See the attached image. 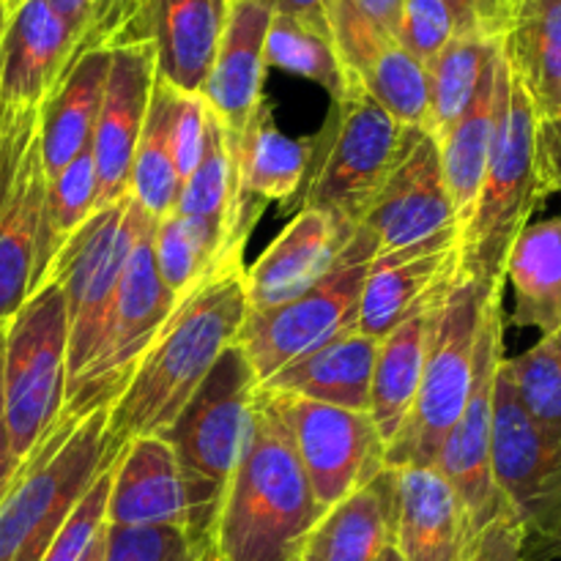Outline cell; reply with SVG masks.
Wrapping results in <instances>:
<instances>
[{
	"mask_svg": "<svg viewBox=\"0 0 561 561\" xmlns=\"http://www.w3.org/2000/svg\"><path fill=\"white\" fill-rule=\"evenodd\" d=\"M247 310L244 266L214 274L175 307L135 376L107 409V463L135 438L162 436L173 425L219 356L236 343Z\"/></svg>",
	"mask_w": 561,
	"mask_h": 561,
	"instance_id": "cell-1",
	"label": "cell"
},
{
	"mask_svg": "<svg viewBox=\"0 0 561 561\" xmlns=\"http://www.w3.org/2000/svg\"><path fill=\"white\" fill-rule=\"evenodd\" d=\"M288 431L257 389L244 453L208 537L211 561H296L321 518Z\"/></svg>",
	"mask_w": 561,
	"mask_h": 561,
	"instance_id": "cell-2",
	"label": "cell"
},
{
	"mask_svg": "<svg viewBox=\"0 0 561 561\" xmlns=\"http://www.w3.org/2000/svg\"><path fill=\"white\" fill-rule=\"evenodd\" d=\"M107 409L58 427L20 466L0 499V561H42L96 477L107 469Z\"/></svg>",
	"mask_w": 561,
	"mask_h": 561,
	"instance_id": "cell-3",
	"label": "cell"
},
{
	"mask_svg": "<svg viewBox=\"0 0 561 561\" xmlns=\"http://www.w3.org/2000/svg\"><path fill=\"white\" fill-rule=\"evenodd\" d=\"M420 129H405L378 107L359 85H345L332 99L321 131L312 137V159L296 208L323 211L343 228L356 230L389 173Z\"/></svg>",
	"mask_w": 561,
	"mask_h": 561,
	"instance_id": "cell-4",
	"label": "cell"
},
{
	"mask_svg": "<svg viewBox=\"0 0 561 561\" xmlns=\"http://www.w3.org/2000/svg\"><path fill=\"white\" fill-rule=\"evenodd\" d=\"M507 60V58H504ZM546 201L537 179V113L507 66L496 137L471 219L460 233V277L493 288L504 279L510 250Z\"/></svg>",
	"mask_w": 561,
	"mask_h": 561,
	"instance_id": "cell-5",
	"label": "cell"
},
{
	"mask_svg": "<svg viewBox=\"0 0 561 561\" xmlns=\"http://www.w3.org/2000/svg\"><path fill=\"white\" fill-rule=\"evenodd\" d=\"M257 389L261 383L244 351L233 343L162 433L190 491L192 535L206 548L230 477L244 453Z\"/></svg>",
	"mask_w": 561,
	"mask_h": 561,
	"instance_id": "cell-6",
	"label": "cell"
},
{
	"mask_svg": "<svg viewBox=\"0 0 561 561\" xmlns=\"http://www.w3.org/2000/svg\"><path fill=\"white\" fill-rule=\"evenodd\" d=\"M69 389V321L58 283L27 296L3 329V398L11 453L25 463L58 427Z\"/></svg>",
	"mask_w": 561,
	"mask_h": 561,
	"instance_id": "cell-7",
	"label": "cell"
},
{
	"mask_svg": "<svg viewBox=\"0 0 561 561\" xmlns=\"http://www.w3.org/2000/svg\"><path fill=\"white\" fill-rule=\"evenodd\" d=\"M153 228L157 222L140 208L135 244L121 274L102 343L91 365L66 389V405L60 416L85 420L93 411L110 409L135 376L137 365L170 321L175 307L181 305L159 277L157 257H153Z\"/></svg>",
	"mask_w": 561,
	"mask_h": 561,
	"instance_id": "cell-8",
	"label": "cell"
},
{
	"mask_svg": "<svg viewBox=\"0 0 561 561\" xmlns=\"http://www.w3.org/2000/svg\"><path fill=\"white\" fill-rule=\"evenodd\" d=\"M493 288L474 279H460L458 288L436 312L420 394L405 427L387 447V469L436 466L444 442L458 425L469 400L482 310Z\"/></svg>",
	"mask_w": 561,
	"mask_h": 561,
	"instance_id": "cell-9",
	"label": "cell"
},
{
	"mask_svg": "<svg viewBox=\"0 0 561 561\" xmlns=\"http://www.w3.org/2000/svg\"><path fill=\"white\" fill-rule=\"evenodd\" d=\"M373 261V247L354 230L334 272L316 288L268 310H247L236 345L244 351L257 383L356 329L359 294Z\"/></svg>",
	"mask_w": 561,
	"mask_h": 561,
	"instance_id": "cell-10",
	"label": "cell"
},
{
	"mask_svg": "<svg viewBox=\"0 0 561 561\" xmlns=\"http://www.w3.org/2000/svg\"><path fill=\"white\" fill-rule=\"evenodd\" d=\"M137 222L140 206L126 195L124 201L96 208L55 257L49 279L58 283L66 301L69 383L91 365L102 343L121 274L135 244Z\"/></svg>",
	"mask_w": 561,
	"mask_h": 561,
	"instance_id": "cell-11",
	"label": "cell"
},
{
	"mask_svg": "<svg viewBox=\"0 0 561 561\" xmlns=\"http://www.w3.org/2000/svg\"><path fill=\"white\" fill-rule=\"evenodd\" d=\"M44 195L38 107H0V329L36 290Z\"/></svg>",
	"mask_w": 561,
	"mask_h": 561,
	"instance_id": "cell-12",
	"label": "cell"
},
{
	"mask_svg": "<svg viewBox=\"0 0 561 561\" xmlns=\"http://www.w3.org/2000/svg\"><path fill=\"white\" fill-rule=\"evenodd\" d=\"M504 288L507 283L496 285L488 294L480 337H477L474 381H471L469 400L436 460V469L455 488L463 504L466 540L507 507L502 493L493 485L491 471L493 394H496L499 367L504 362Z\"/></svg>",
	"mask_w": 561,
	"mask_h": 561,
	"instance_id": "cell-13",
	"label": "cell"
},
{
	"mask_svg": "<svg viewBox=\"0 0 561 561\" xmlns=\"http://www.w3.org/2000/svg\"><path fill=\"white\" fill-rule=\"evenodd\" d=\"M261 394L288 431L321 510L334 507L387 469V447L370 414L294 394Z\"/></svg>",
	"mask_w": 561,
	"mask_h": 561,
	"instance_id": "cell-14",
	"label": "cell"
},
{
	"mask_svg": "<svg viewBox=\"0 0 561 561\" xmlns=\"http://www.w3.org/2000/svg\"><path fill=\"white\" fill-rule=\"evenodd\" d=\"M356 233L365 236L376 261L460 239L436 137L416 131L409 151L356 225Z\"/></svg>",
	"mask_w": 561,
	"mask_h": 561,
	"instance_id": "cell-15",
	"label": "cell"
},
{
	"mask_svg": "<svg viewBox=\"0 0 561 561\" xmlns=\"http://www.w3.org/2000/svg\"><path fill=\"white\" fill-rule=\"evenodd\" d=\"M491 471L493 485L515 510L529 537L551 540L561 526V449L526 414L504 362L493 394Z\"/></svg>",
	"mask_w": 561,
	"mask_h": 561,
	"instance_id": "cell-16",
	"label": "cell"
},
{
	"mask_svg": "<svg viewBox=\"0 0 561 561\" xmlns=\"http://www.w3.org/2000/svg\"><path fill=\"white\" fill-rule=\"evenodd\" d=\"M327 22L345 71V85H359L405 129L433 135L431 75L394 36L367 20L354 0H327Z\"/></svg>",
	"mask_w": 561,
	"mask_h": 561,
	"instance_id": "cell-17",
	"label": "cell"
},
{
	"mask_svg": "<svg viewBox=\"0 0 561 561\" xmlns=\"http://www.w3.org/2000/svg\"><path fill=\"white\" fill-rule=\"evenodd\" d=\"M153 82H157V53L151 42L110 49L107 82H104L102 107L91 140L93 168H96V208L129 195L131 162L146 124Z\"/></svg>",
	"mask_w": 561,
	"mask_h": 561,
	"instance_id": "cell-18",
	"label": "cell"
},
{
	"mask_svg": "<svg viewBox=\"0 0 561 561\" xmlns=\"http://www.w3.org/2000/svg\"><path fill=\"white\" fill-rule=\"evenodd\" d=\"M460 279V239L373 261L359 294L356 332L383 340L400 323L438 310Z\"/></svg>",
	"mask_w": 561,
	"mask_h": 561,
	"instance_id": "cell-19",
	"label": "cell"
},
{
	"mask_svg": "<svg viewBox=\"0 0 561 561\" xmlns=\"http://www.w3.org/2000/svg\"><path fill=\"white\" fill-rule=\"evenodd\" d=\"M272 11L255 0H225V25L211 71L203 82V102L222 126L230 148L239 146L261 110L266 80V31Z\"/></svg>",
	"mask_w": 561,
	"mask_h": 561,
	"instance_id": "cell-20",
	"label": "cell"
},
{
	"mask_svg": "<svg viewBox=\"0 0 561 561\" xmlns=\"http://www.w3.org/2000/svg\"><path fill=\"white\" fill-rule=\"evenodd\" d=\"M354 230L334 222L329 214L299 208L288 228L244 268L250 310H268L316 288L334 272Z\"/></svg>",
	"mask_w": 561,
	"mask_h": 561,
	"instance_id": "cell-21",
	"label": "cell"
},
{
	"mask_svg": "<svg viewBox=\"0 0 561 561\" xmlns=\"http://www.w3.org/2000/svg\"><path fill=\"white\" fill-rule=\"evenodd\" d=\"M75 60V36L47 0H22L0 33V107H42Z\"/></svg>",
	"mask_w": 561,
	"mask_h": 561,
	"instance_id": "cell-22",
	"label": "cell"
},
{
	"mask_svg": "<svg viewBox=\"0 0 561 561\" xmlns=\"http://www.w3.org/2000/svg\"><path fill=\"white\" fill-rule=\"evenodd\" d=\"M104 520L107 526H175L192 535L190 491L162 436L135 438L113 460Z\"/></svg>",
	"mask_w": 561,
	"mask_h": 561,
	"instance_id": "cell-23",
	"label": "cell"
},
{
	"mask_svg": "<svg viewBox=\"0 0 561 561\" xmlns=\"http://www.w3.org/2000/svg\"><path fill=\"white\" fill-rule=\"evenodd\" d=\"M392 546L405 561H458L466 513L436 466L392 469Z\"/></svg>",
	"mask_w": 561,
	"mask_h": 561,
	"instance_id": "cell-24",
	"label": "cell"
},
{
	"mask_svg": "<svg viewBox=\"0 0 561 561\" xmlns=\"http://www.w3.org/2000/svg\"><path fill=\"white\" fill-rule=\"evenodd\" d=\"M376 354L378 340L351 329L312 354L296 359L294 365L283 367L277 376L261 383V392L294 394V398L367 414Z\"/></svg>",
	"mask_w": 561,
	"mask_h": 561,
	"instance_id": "cell-25",
	"label": "cell"
},
{
	"mask_svg": "<svg viewBox=\"0 0 561 561\" xmlns=\"http://www.w3.org/2000/svg\"><path fill=\"white\" fill-rule=\"evenodd\" d=\"M225 25V0H151L148 38L157 75L184 93H201Z\"/></svg>",
	"mask_w": 561,
	"mask_h": 561,
	"instance_id": "cell-26",
	"label": "cell"
},
{
	"mask_svg": "<svg viewBox=\"0 0 561 561\" xmlns=\"http://www.w3.org/2000/svg\"><path fill=\"white\" fill-rule=\"evenodd\" d=\"M392 469L345 496L307 531L296 561H378L392 546Z\"/></svg>",
	"mask_w": 561,
	"mask_h": 561,
	"instance_id": "cell-27",
	"label": "cell"
},
{
	"mask_svg": "<svg viewBox=\"0 0 561 561\" xmlns=\"http://www.w3.org/2000/svg\"><path fill=\"white\" fill-rule=\"evenodd\" d=\"M110 71V49L82 53L58 85L38 107L42 129V159L47 179L58 175L75 157H80L93 140L99 107H102L104 82Z\"/></svg>",
	"mask_w": 561,
	"mask_h": 561,
	"instance_id": "cell-28",
	"label": "cell"
},
{
	"mask_svg": "<svg viewBox=\"0 0 561 561\" xmlns=\"http://www.w3.org/2000/svg\"><path fill=\"white\" fill-rule=\"evenodd\" d=\"M504 82H507V60H504L502 49L491 69H488V75L482 77L469 110L438 140L444 181H447L449 201H453L455 214H458L460 233H463L466 222L474 214L477 197H480L482 181H485L488 159H491L493 137H496Z\"/></svg>",
	"mask_w": 561,
	"mask_h": 561,
	"instance_id": "cell-29",
	"label": "cell"
},
{
	"mask_svg": "<svg viewBox=\"0 0 561 561\" xmlns=\"http://www.w3.org/2000/svg\"><path fill=\"white\" fill-rule=\"evenodd\" d=\"M241 197L296 208L312 159V137H288L274 124L272 104L263 102L239 146L230 148Z\"/></svg>",
	"mask_w": 561,
	"mask_h": 561,
	"instance_id": "cell-30",
	"label": "cell"
},
{
	"mask_svg": "<svg viewBox=\"0 0 561 561\" xmlns=\"http://www.w3.org/2000/svg\"><path fill=\"white\" fill-rule=\"evenodd\" d=\"M515 80L529 93L537 126L561 115V0H520L502 42Z\"/></svg>",
	"mask_w": 561,
	"mask_h": 561,
	"instance_id": "cell-31",
	"label": "cell"
},
{
	"mask_svg": "<svg viewBox=\"0 0 561 561\" xmlns=\"http://www.w3.org/2000/svg\"><path fill=\"white\" fill-rule=\"evenodd\" d=\"M438 310L422 312V316L400 323L383 340H378L367 414H370L383 447H389L400 436L411 409H414Z\"/></svg>",
	"mask_w": 561,
	"mask_h": 561,
	"instance_id": "cell-32",
	"label": "cell"
},
{
	"mask_svg": "<svg viewBox=\"0 0 561 561\" xmlns=\"http://www.w3.org/2000/svg\"><path fill=\"white\" fill-rule=\"evenodd\" d=\"M504 279L513 288V327L561 329V214L529 222L510 250Z\"/></svg>",
	"mask_w": 561,
	"mask_h": 561,
	"instance_id": "cell-33",
	"label": "cell"
},
{
	"mask_svg": "<svg viewBox=\"0 0 561 561\" xmlns=\"http://www.w3.org/2000/svg\"><path fill=\"white\" fill-rule=\"evenodd\" d=\"M159 277L175 301H184L219 272L244 266V250L197 219L170 214L153 228Z\"/></svg>",
	"mask_w": 561,
	"mask_h": 561,
	"instance_id": "cell-34",
	"label": "cell"
},
{
	"mask_svg": "<svg viewBox=\"0 0 561 561\" xmlns=\"http://www.w3.org/2000/svg\"><path fill=\"white\" fill-rule=\"evenodd\" d=\"M175 104L179 91L157 75L129 179V197L153 222L170 217L181 195V175L173 151Z\"/></svg>",
	"mask_w": 561,
	"mask_h": 561,
	"instance_id": "cell-35",
	"label": "cell"
},
{
	"mask_svg": "<svg viewBox=\"0 0 561 561\" xmlns=\"http://www.w3.org/2000/svg\"><path fill=\"white\" fill-rule=\"evenodd\" d=\"M93 211H96V168H93V153L88 146L58 175L47 179L42 228H38L36 290L47 283L55 257L69 244L71 236L91 219Z\"/></svg>",
	"mask_w": 561,
	"mask_h": 561,
	"instance_id": "cell-36",
	"label": "cell"
},
{
	"mask_svg": "<svg viewBox=\"0 0 561 561\" xmlns=\"http://www.w3.org/2000/svg\"><path fill=\"white\" fill-rule=\"evenodd\" d=\"M499 53H502V42H496V38L458 36L427 69V75H431L433 137L436 140H442L453 129L455 121L469 110L482 77L488 75Z\"/></svg>",
	"mask_w": 561,
	"mask_h": 561,
	"instance_id": "cell-37",
	"label": "cell"
},
{
	"mask_svg": "<svg viewBox=\"0 0 561 561\" xmlns=\"http://www.w3.org/2000/svg\"><path fill=\"white\" fill-rule=\"evenodd\" d=\"M263 55H266V66L312 80L316 85L327 88L332 99L343 96L345 71L340 66L329 31H321L296 16L272 14Z\"/></svg>",
	"mask_w": 561,
	"mask_h": 561,
	"instance_id": "cell-38",
	"label": "cell"
},
{
	"mask_svg": "<svg viewBox=\"0 0 561 561\" xmlns=\"http://www.w3.org/2000/svg\"><path fill=\"white\" fill-rule=\"evenodd\" d=\"M504 370L531 422L561 449V329L542 334L520 356H504Z\"/></svg>",
	"mask_w": 561,
	"mask_h": 561,
	"instance_id": "cell-39",
	"label": "cell"
},
{
	"mask_svg": "<svg viewBox=\"0 0 561 561\" xmlns=\"http://www.w3.org/2000/svg\"><path fill=\"white\" fill-rule=\"evenodd\" d=\"M104 561H211L208 548L175 526H107Z\"/></svg>",
	"mask_w": 561,
	"mask_h": 561,
	"instance_id": "cell-40",
	"label": "cell"
},
{
	"mask_svg": "<svg viewBox=\"0 0 561 561\" xmlns=\"http://www.w3.org/2000/svg\"><path fill=\"white\" fill-rule=\"evenodd\" d=\"M458 36H466L463 22L444 0H405L398 42L425 69H431Z\"/></svg>",
	"mask_w": 561,
	"mask_h": 561,
	"instance_id": "cell-41",
	"label": "cell"
},
{
	"mask_svg": "<svg viewBox=\"0 0 561 561\" xmlns=\"http://www.w3.org/2000/svg\"><path fill=\"white\" fill-rule=\"evenodd\" d=\"M110 482H113V463L96 477L91 488H88L85 496L80 499V504L75 507V513L69 515V520L64 524V529L58 531L55 542L49 546L47 557L42 561H82L85 559L88 548L96 542V537L107 529V496H110Z\"/></svg>",
	"mask_w": 561,
	"mask_h": 561,
	"instance_id": "cell-42",
	"label": "cell"
},
{
	"mask_svg": "<svg viewBox=\"0 0 561 561\" xmlns=\"http://www.w3.org/2000/svg\"><path fill=\"white\" fill-rule=\"evenodd\" d=\"M208 104L203 102L201 93H184L179 91V104H175L173 118V151H175V168H179L181 184L192 175L197 168L206 148L208 135Z\"/></svg>",
	"mask_w": 561,
	"mask_h": 561,
	"instance_id": "cell-43",
	"label": "cell"
},
{
	"mask_svg": "<svg viewBox=\"0 0 561 561\" xmlns=\"http://www.w3.org/2000/svg\"><path fill=\"white\" fill-rule=\"evenodd\" d=\"M49 9L66 22L77 42V58L91 49H107L110 0H47Z\"/></svg>",
	"mask_w": 561,
	"mask_h": 561,
	"instance_id": "cell-44",
	"label": "cell"
},
{
	"mask_svg": "<svg viewBox=\"0 0 561 561\" xmlns=\"http://www.w3.org/2000/svg\"><path fill=\"white\" fill-rule=\"evenodd\" d=\"M444 3L460 16L466 36L504 42L520 0H444Z\"/></svg>",
	"mask_w": 561,
	"mask_h": 561,
	"instance_id": "cell-45",
	"label": "cell"
},
{
	"mask_svg": "<svg viewBox=\"0 0 561 561\" xmlns=\"http://www.w3.org/2000/svg\"><path fill=\"white\" fill-rule=\"evenodd\" d=\"M148 9H151V0H110L107 36H104L107 49L151 42L148 38Z\"/></svg>",
	"mask_w": 561,
	"mask_h": 561,
	"instance_id": "cell-46",
	"label": "cell"
},
{
	"mask_svg": "<svg viewBox=\"0 0 561 561\" xmlns=\"http://www.w3.org/2000/svg\"><path fill=\"white\" fill-rule=\"evenodd\" d=\"M537 179L542 195H561V115L551 126H537Z\"/></svg>",
	"mask_w": 561,
	"mask_h": 561,
	"instance_id": "cell-47",
	"label": "cell"
},
{
	"mask_svg": "<svg viewBox=\"0 0 561 561\" xmlns=\"http://www.w3.org/2000/svg\"><path fill=\"white\" fill-rule=\"evenodd\" d=\"M20 463L11 453L9 425H5V398H3V329H0V499L5 496L9 485L14 482Z\"/></svg>",
	"mask_w": 561,
	"mask_h": 561,
	"instance_id": "cell-48",
	"label": "cell"
},
{
	"mask_svg": "<svg viewBox=\"0 0 561 561\" xmlns=\"http://www.w3.org/2000/svg\"><path fill=\"white\" fill-rule=\"evenodd\" d=\"M255 3L266 5L272 14L296 16V20L310 22V25L321 27V31H329L327 0H255Z\"/></svg>",
	"mask_w": 561,
	"mask_h": 561,
	"instance_id": "cell-49",
	"label": "cell"
},
{
	"mask_svg": "<svg viewBox=\"0 0 561 561\" xmlns=\"http://www.w3.org/2000/svg\"><path fill=\"white\" fill-rule=\"evenodd\" d=\"M354 5L367 16V20L376 22L383 33L398 38L405 0H354Z\"/></svg>",
	"mask_w": 561,
	"mask_h": 561,
	"instance_id": "cell-50",
	"label": "cell"
},
{
	"mask_svg": "<svg viewBox=\"0 0 561 561\" xmlns=\"http://www.w3.org/2000/svg\"><path fill=\"white\" fill-rule=\"evenodd\" d=\"M104 531H107V529H104ZM104 531L96 537V542L88 548L85 559H82V561H104Z\"/></svg>",
	"mask_w": 561,
	"mask_h": 561,
	"instance_id": "cell-51",
	"label": "cell"
},
{
	"mask_svg": "<svg viewBox=\"0 0 561 561\" xmlns=\"http://www.w3.org/2000/svg\"><path fill=\"white\" fill-rule=\"evenodd\" d=\"M9 5H11V0H0V33H3V27H5V22H9Z\"/></svg>",
	"mask_w": 561,
	"mask_h": 561,
	"instance_id": "cell-52",
	"label": "cell"
},
{
	"mask_svg": "<svg viewBox=\"0 0 561 561\" xmlns=\"http://www.w3.org/2000/svg\"><path fill=\"white\" fill-rule=\"evenodd\" d=\"M378 561H405L403 557H400V553L398 551H394V546H389L387 548V551H383L381 553V559H378Z\"/></svg>",
	"mask_w": 561,
	"mask_h": 561,
	"instance_id": "cell-53",
	"label": "cell"
},
{
	"mask_svg": "<svg viewBox=\"0 0 561 561\" xmlns=\"http://www.w3.org/2000/svg\"><path fill=\"white\" fill-rule=\"evenodd\" d=\"M548 542H553V546H559V548H561V526H559L557 531H553V535H551V540H548Z\"/></svg>",
	"mask_w": 561,
	"mask_h": 561,
	"instance_id": "cell-54",
	"label": "cell"
},
{
	"mask_svg": "<svg viewBox=\"0 0 561 561\" xmlns=\"http://www.w3.org/2000/svg\"><path fill=\"white\" fill-rule=\"evenodd\" d=\"M22 3V0H11V5H9V11H11V14H14V9H16V5H20ZM9 14V16H11Z\"/></svg>",
	"mask_w": 561,
	"mask_h": 561,
	"instance_id": "cell-55",
	"label": "cell"
}]
</instances>
